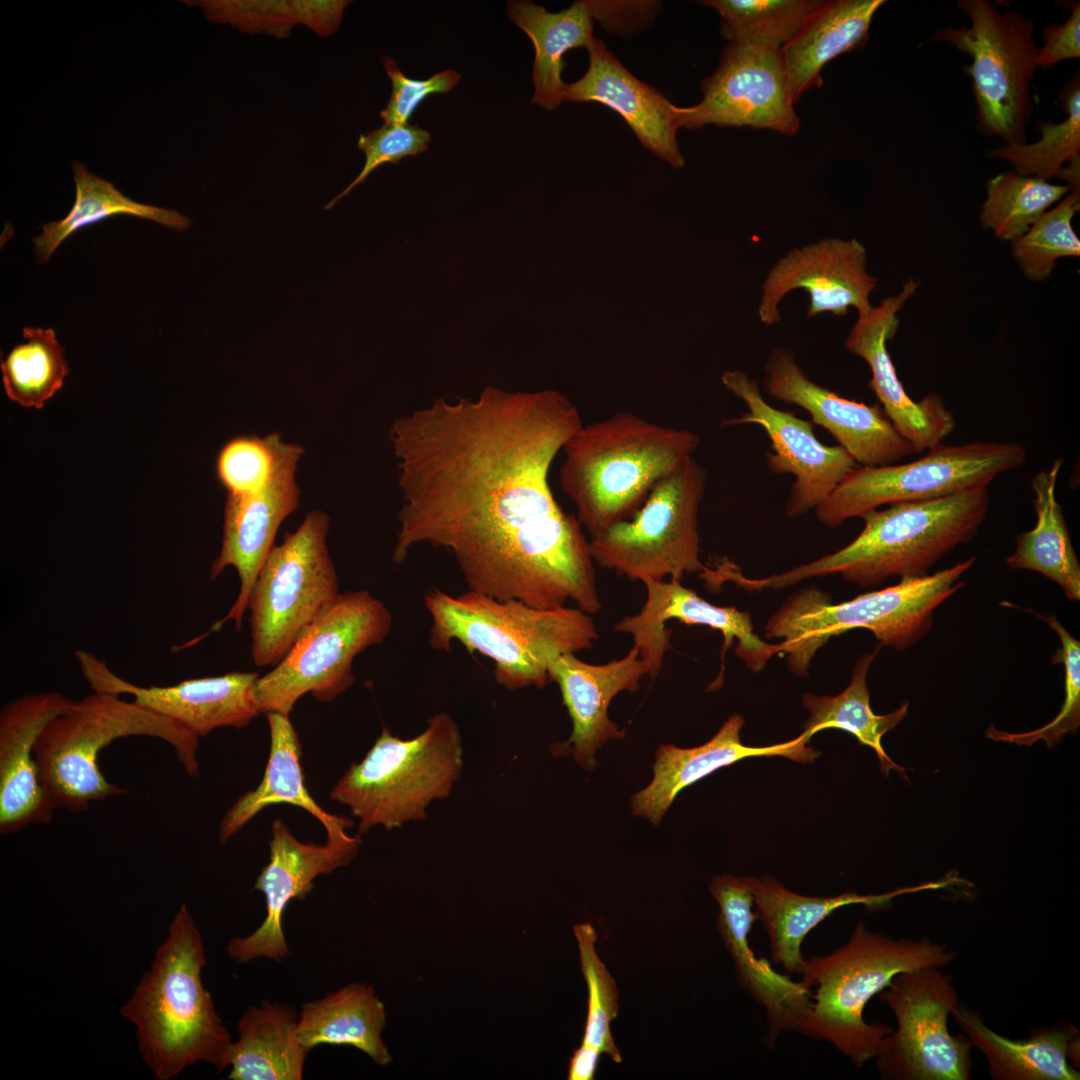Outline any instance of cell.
I'll list each match as a JSON object with an SVG mask.
<instances>
[{
    "label": "cell",
    "mask_w": 1080,
    "mask_h": 1080,
    "mask_svg": "<svg viewBox=\"0 0 1080 1080\" xmlns=\"http://www.w3.org/2000/svg\"><path fill=\"white\" fill-rule=\"evenodd\" d=\"M582 424L557 391L494 387L400 415L390 429L403 495L392 561L430 545L454 557L468 590L599 612L590 541L549 485L553 461Z\"/></svg>",
    "instance_id": "obj_1"
},
{
    "label": "cell",
    "mask_w": 1080,
    "mask_h": 1080,
    "mask_svg": "<svg viewBox=\"0 0 1080 1080\" xmlns=\"http://www.w3.org/2000/svg\"><path fill=\"white\" fill-rule=\"evenodd\" d=\"M206 965L201 933L182 904L150 969L121 1014L137 1031L143 1062L159 1080L205 1061L223 1072L232 1039L201 980Z\"/></svg>",
    "instance_id": "obj_2"
},
{
    "label": "cell",
    "mask_w": 1080,
    "mask_h": 1080,
    "mask_svg": "<svg viewBox=\"0 0 1080 1080\" xmlns=\"http://www.w3.org/2000/svg\"><path fill=\"white\" fill-rule=\"evenodd\" d=\"M698 436L621 412L582 424L562 452V490L590 539L628 520L662 479L693 457Z\"/></svg>",
    "instance_id": "obj_3"
},
{
    "label": "cell",
    "mask_w": 1080,
    "mask_h": 1080,
    "mask_svg": "<svg viewBox=\"0 0 1080 1080\" xmlns=\"http://www.w3.org/2000/svg\"><path fill=\"white\" fill-rule=\"evenodd\" d=\"M988 508V488L891 504L863 516L862 531L842 549L780 574L764 578L742 574L737 585L749 591L779 589L840 574L860 587H872L890 577H922L944 555L975 537Z\"/></svg>",
    "instance_id": "obj_4"
},
{
    "label": "cell",
    "mask_w": 1080,
    "mask_h": 1080,
    "mask_svg": "<svg viewBox=\"0 0 1080 1080\" xmlns=\"http://www.w3.org/2000/svg\"><path fill=\"white\" fill-rule=\"evenodd\" d=\"M431 618L428 644L450 651L453 641L494 663L495 681L507 689L542 688L559 656L589 649L599 637L591 614L572 607L535 608L467 590L424 594Z\"/></svg>",
    "instance_id": "obj_5"
},
{
    "label": "cell",
    "mask_w": 1080,
    "mask_h": 1080,
    "mask_svg": "<svg viewBox=\"0 0 1080 1080\" xmlns=\"http://www.w3.org/2000/svg\"><path fill=\"white\" fill-rule=\"evenodd\" d=\"M955 957L945 944L927 937L893 939L858 922L845 945L806 960L802 982L811 990L810 1003L796 1030L828 1041L861 1067L875 1058L882 1039L893 1032L886 1024L864 1020L870 999L897 974L941 968Z\"/></svg>",
    "instance_id": "obj_6"
},
{
    "label": "cell",
    "mask_w": 1080,
    "mask_h": 1080,
    "mask_svg": "<svg viewBox=\"0 0 1080 1080\" xmlns=\"http://www.w3.org/2000/svg\"><path fill=\"white\" fill-rule=\"evenodd\" d=\"M136 735L167 742L186 773L198 774L196 735L133 700L93 691L54 717L34 745L39 782L56 810L79 813L93 801L125 794L102 774L98 754L113 741Z\"/></svg>",
    "instance_id": "obj_7"
},
{
    "label": "cell",
    "mask_w": 1080,
    "mask_h": 1080,
    "mask_svg": "<svg viewBox=\"0 0 1080 1080\" xmlns=\"http://www.w3.org/2000/svg\"><path fill=\"white\" fill-rule=\"evenodd\" d=\"M975 557L922 577L833 604L825 592L807 588L791 595L765 626L767 638H778L789 669L806 676L810 663L832 637L852 629L873 633L881 645L904 650L932 628L935 610L963 586L960 580Z\"/></svg>",
    "instance_id": "obj_8"
},
{
    "label": "cell",
    "mask_w": 1080,
    "mask_h": 1080,
    "mask_svg": "<svg viewBox=\"0 0 1080 1080\" xmlns=\"http://www.w3.org/2000/svg\"><path fill=\"white\" fill-rule=\"evenodd\" d=\"M462 767L459 728L447 713H436L411 739L383 727L365 757L334 785L330 799L359 820L358 834L375 826L392 830L425 819L433 800L449 796Z\"/></svg>",
    "instance_id": "obj_9"
},
{
    "label": "cell",
    "mask_w": 1080,
    "mask_h": 1080,
    "mask_svg": "<svg viewBox=\"0 0 1080 1080\" xmlns=\"http://www.w3.org/2000/svg\"><path fill=\"white\" fill-rule=\"evenodd\" d=\"M388 607L365 590L346 591L327 605L285 658L258 677L250 696L259 714L289 716L306 693L328 702L355 681L354 658L382 643L392 628Z\"/></svg>",
    "instance_id": "obj_10"
},
{
    "label": "cell",
    "mask_w": 1080,
    "mask_h": 1080,
    "mask_svg": "<svg viewBox=\"0 0 1080 1080\" xmlns=\"http://www.w3.org/2000/svg\"><path fill=\"white\" fill-rule=\"evenodd\" d=\"M957 7L970 24L940 28L931 40L971 57L965 71L972 80L980 132L1005 144L1027 142L1030 86L1038 68L1034 21L1018 11L1001 13L987 0H959Z\"/></svg>",
    "instance_id": "obj_11"
},
{
    "label": "cell",
    "mask_w": 1080,
    "mask_h": 1080,
    "mask_svg": "<svg viewBox=\"0 0 1080 1080\" xmlns=\"http://www.w3.org/2000/svg\"><path fill=\"white\" fill-rule=\"evenodd\" d=\"M329 517L311 511L294 532L274 545L251 588V657L256 666H276L317 615L339 594L326 537Z\"/></svg>",
    "instance_id": "obj_12"
},
{
    "label": "cell",
    "mask_w": 1080,
    "mask_h": 1080,
    "mask_svg": "<svg viewBox=\"0 0 1080 1080\" xmlns=\"http://www.w3.org/2000/svg\"><path fill=\"white\" fill-rule=\"evenodd\" d=\"M706 482L705 469L692 457L654 486L632 518L589 540L594 563L643 584L705 572L698 514Z\"/></svg>",
    "instance_id": "obj_13"
},
{
    "label": "cell",
    "mask_w": 1080,
    "mask_h": 1080,
    "mask_svg": "<svg viewBox=\"0 0 1080 1080\" xmlns=\"http://www.w3.org/2000/svg\"><path fill=\"white\" fill-rule=\"evenodd\" d=\"M908 463L854 468L814 511L822 524L835 528L883 505L937 499L988 488L1001 474L1024 463L1019 443H943Z\"/></svg>",
    "instance_id": "obj_14"
},
{
    "label": "cell",
    "mask_w": 1080,
    "mask_h": 1080,
    "mask_svg": "<svg viewBox=\"0 0 1080 1080\" xmlns=\"http://www.w3.org/2000/svg\"><path fill=\"white\" fill-rule=\"evenodd\" d=\"M880 999L897 1023L875 1056L883 1079H971L972 1045L966 1035L953 1036L948 1030V1016L958 1004L949 975L939 967L897 974Z\"/></svg>",
    "instance_id": "obj_15"
},
{
    "label": "cell",
    "mask_w": 1080,
    "mask_h": 1080,
    "mask_svg": "<svg viewBox=\"0 0 1080 1080\" xmlns=\"http://www.w3.org/2000/svg\"><path fill=\"white\" fill-rule=\"evenodd\" d=\"M780 50L728 43L716 70L701 82L702 100L677 106L680 128L750 127L795 135L801 124Z\"/></svg>",
    "instance_id": "obj_16"
},
{
    "label": "cell",
    "mask_w": 1080,
    "mask_h": 1080,
    "mask_svg": "<svg viewBox=\"0 0 1080 1080\" xmlns=\"http://www.w3.org/2000/svg\"><path fill=\"white\" fill-rule=\"evenodd\" d=\"M723 385L742 400L747 412L728 419L724 425L756 424L770 439L766 453L771 472L791 474L785 513L796 518L814 510L834 491L856 462L841 446H827L815 436L813 423L779 410L762 397L758 383L742 371H727Z\"/></svg>",
    "instance_id": "obj_17"
},
{
    "label": "cell",
    "mask_w": 1080,
    "mask_h": 1080,
    "mask_svg": "<svg viewBox=\"0 0 1080 1080\" xmlns=\"http://www.w3.org/2000/svg\"><path fill=\"white\" fill-rule=\"evenodd\" d=\"M303 452L299 445L280 439L275 469L266 486L254 493L227 495L221 549L211 564L210 576L214 580L232 566L240 578V591L228 613L206 634L187 642V647L218 632L229 620L241 630L251 588L275 545L276 533L284 519L299 505L300 490L295 473Z\"/></svg>",
    "instance_id": "obj_18"
},
{
    "label": "cell",
    "mask_w": 1080,
    "mask_h": 1080,
    "mask_svg": "<svg viewBox=\"0 0 1080 1080\" xmlns=\"http://www.w3.org/2000/svg\"><path fill=\"white\" fill-rule=\"evenodd\" d=\"M644 585L647 597L642 609L635 615L622 617L615 623L614 630L633 637V645L638 648L651 679L658 676L664 655L671 649L672 631L665 627L670 619L687 625L708 626L722 633L721 669L709 685V691L722 686L725 653L734 641H737L735 653L755 673L762 671L774 655H780L779 643H768L755 633L748 612L713 605L683 586L680 580L650 581Z\"/></svg>",
    "instance_id": "obj_19"
},
{
    "label": "cell",
    "mask_w": 1080,
    "mask_h": 1080,
    "mask_svg": "<svg viewBox=\"0 0 1080 1080\" xmlns=\"http://www.w3.org/2000/svg\"><path fill=\"white\" fill-rule=\"evenodd\" d=\"M763 372L769 396L806 410L811 422L825 428L861 466L895 464L915 453L878 404L853 401L817 384L790 350H772Z\"/></svg>",
    "instance_id": "obj_20"
},
{
    "label": "cell",
    "mask_w": 1080,
    "mask_h": 1080,
    "mask_svg": "<svg viewBox=\"0 0 1080 1080\" xmlns=\"http://www.w3.org/2000/svg\"><path fill=\"white\" fill-rule=\"evenodd\" d=\"M360 836L327 839L324 845L304 843L291 834L281 819L274 820L269 863L254 886L265 896L266 917L251 934L232 938L227 945L228 955L239 963L257 958L281 962L288 957L290 952L282 928L287 905L295 898L304 900L317 876L347 866L358 854Z\"/></svg>",
    "instance_id": "obj_21"
},
{
    "label": "cell",
    "mask_w": 1080,
    "mask_h": 1080,
    "mask_svg": "<svg viewBox=\"0 0 1080 1080\" xmlns=\"http://www.w3.org/2000/svg\"><path fill=\"white\" fill-rule=\"evenodd\" d=\"M866 265L867 251L856 239L825 238L792 249L772 266L762 284L760 321L766 326L779 323V304L795 289L809 295L810 318L824 312L844 317L850 307L858 314L868 311L877 278Z\"/></svg>",
    "instance_id": "obj_22"
},
{
    "label": "cell",
    "mask_w": 1080,
    "mask_h": 1080,
    "mask_svg": "<svg viewBox=\"0 0 1080 1080\" xmlns=\"http://www.w3.org/2000/svg\"><path fill=\"white\" fill-rule=\"evenodd\" d=\"M918 282L910 279L902 290L884 298L876 307L858 314L845 340L846 349L861 357L870 367L869 387L897 432L915 453L928 451L949 436L956 425L953 413L940 396L930 393L920 401L909 397L900 381L887 341L899 327L898 312L916 292Z\"/></svg>",
    "instance_id": "obj_23"
},
{
    "label": "cell",
    "mask_w": 1080,
    "mask_h": 1080,
    "mask_svg": "<svg viewBox=\"0 0 1080 1080\" xmlns=\"http://www.w3.org/2000/svg\"><path fill=\"white\" fill-rule=\"evenodd\" d=\"M76 660L92 691L128 694L133 701L184 726L198 738L221 727L242 728L258 712L250 691L256 672H231L170 686H139L116 673L95 654L77 650Z\"/></svg>",
    "instance_id": "obj_24"
},
{
    "label": "cell",
    "mask_w": 1080,
    "mask_h": 1080,
    "mask_svg": "<svg viewBox=\"0 0 1080 1080\" xmlns=\"http://www.w3.org/2000/svg\"><path fill=\"white\" fill-rule=\"evenodd\" d=\"M572 720L568 740L556 743L554 755L572 754L585 770L597 765L595 752L610 739H622L625 731L608 717L611 700L621 691L639 689L641 678L648 675L636 646L620 659L605 664H590L568 653L555 659L548 670Z\"/></svg>",
    "instance_id": "obj_25"
},
{
    "label": "cell",
    "mask_w": 1080,
    "mask_h": 1080,
    "mask_svg": "<svg viewBox=\"0 0 1080 1080\" xmlns=\"http://www.w3.org/2000/svg\"><path fill=\"white\" fill-rule=\"evenodd\" d=\"M74 700L58 691L29 694L0 712V833L49 823L56 808L38 778L34 745L44 727Z\"/></svg>",
    "instance_id": "obj_26"
},
{
    "label": "cell",
    "mask_w": 1080,
    "mask_h": 1080,
    "mask_svg": "<svg viewBox=\"0 0 1080 1080\" xmlns=\"http://www.w3.org/2000/svg\"><path fill=\"white\" fill-rule=\"evenodd\" d=\"M710 891L720 909L717 929L734 962L738 981L765 1009L767 1038L773 1044L783 1030L797 1029L809 1006L811 990L802 981L794 982L776 972L750 947L748 935L756 920L750 877L716 876Z\"/></svg>",
    "instance_id": "obj_27"
},
{
    "label": "cell",
    "mask_w": 1080,
    "mask_h": 1080,
    "mask_svg": "<svg viewBox=\"0 0 1080 1080\" xmlns=\"http://www.w3.org/2000/svg\"><path fill=\"white\" fill-rule=\"evenodd\" d=\"M589 65L577 81L566 84L563 101L597 102L618 113L643 146L670 165L685 164L676 133L677 106L637 79L596 38L587 49Z\"/></svg>",
    "instance_id": "obj_28"
},
{
    "label": "cell",
    "mask_w": 1080,
    "mask_h": 1080,
    "mask_svg": "<svg viewBox=\"0 0 1080 1080\" xmlns=\"http://www.w3.org/2000/svg\"><path fill=\"white\" fill-rule=\"evenodd\" d=\"M743 724L744 719L734 714L703 745L693 748L660 745L655 754L652 781L631 798L633 815L659 824L683 789L745 758L781 756L798 763H811L819 756L818 751L807 746L809 742L802 735L770 746L744 745L739 735Z\"/></svg>",
    "instance_id": "obj_29"
},
{
    "label": "cell",
    "mask_w": 1080,
    "mask_h": 1080,
    "mask_svg": "<svg viewBox=\"0 0 1080 1080\" xmlns=\"http://www.w3.org/2000/svg\"><path fill=\"white\" fill-rule=\"evenodd\" d=\"M949 883L946 878L880 895L845 892L832 897H812L790 891L771 876L750 877L756 919L762 922L769 937L772 960L788 972L801 975L806 966L801 952L805 936L833 911L852 904L881 906L896 896L938 889Z\"/></svg>",
    "instance_id": "obj_30"
},
{
    "label": "cell",
    "mask_w": 1080,
    "mask_h": 1080,
    "mask_svg": "<svg viewBox=\"0 0 1080 1080\" xmlns=\"http://www.w3.org/2000/svg\"><path fill=\"white\" fill-rule=\"evenodd\" d=\"M507 14L535 48L532 103L549 111L556 109L566 85L562 80L563 56L573 48L591 46L596 39L594 21L607 25L610 2L581 0L559 12H549L532 1L517 0L508 2Z\"/></svg>",
    "instance_id": "obj_31"
},
{
    "label": "cell",
    "mask_w": 1080,
    "mask_h": 1080,
    "mask_svg": "<svg viewBox=\"0 0 1080 1080\" xmlns=\"http://www.w3.org/2000/svg\"><path fill=\"white\" fill-rule=\"evenodd\" d=\"M972 1046L986 1057L995 1080H1078L1079 1030L1071 1022L1035 1029L1028 1039L1012 1040L989 1028L980 1015L957 1004L951 1011Z\"/></svg>",
    "instance_id": "obj_32"
},
{
    "label": "cell",
    "mask_w": 1080,
    "mask_h": 1080,
    "mask_svg": "<svg viewBox=\"0 0 1080 1080\" xmlns=\"http://www.w3.org/2000/svg\"><path fill=\"white\" fill-rule=\"evenodd\" d=\"M270 729V753L261 783L244 793L226 811L219 827V840L225 843L265 807L286 803L298 806L316 819L327 831V839L348 836L353 821L326 812L311 797L301 766L302 746L289 716L266 715Z\"/></svg>",
    "instance_id": "obj_33"
},
{
    "label": "cell",
    "mask_w": 1080,
    "mask_h": 1080,
    "mask_svg": "<svg viewBox=\"0 0 1080 1080\" xmlns=\"http://www.w3.org/2000/svg\"><path fill=\"white\" fill-rule=\"evenodd\" d=\"M884 0H829L798 34L781 48V57L794 103L823 83L821 72L841 54L864 46L872 19Z\"/></svg>",
    "instance_id": "obj_34"
},
{
    "label": "cell",
    "mask_w": 1080,
    "mask_h": 1080,
    "mask_svg": "<svg viewBox=\"0 0 1080 1080\" xmlns=\"http://www.w3.org/2000/svg\"><path fill=\"white\" fill-rule=\"evenodd\" d=\"M385 1020L384 1005L372 986L353 983L305 1003L297 1037L309 1051L321 1044L349 1045L384 1066L392 1060L381 1037Z\"/></svg>",
    "instance_id": "obj_35"
},
{
    "label": "cell",
    "mask_w": 1080,
    "mask_h": 1080,
    "mask_svg": "<svg viewBox=\"0 0 1080 1080\" xmlns=\"http://www.w3.org/2000/svg\"><path fill=\"white\" fill-rule=\"evenodd\" d=\"M298 1014L290 1006L264 1002L239 1019L240 1034L229 1053L230 1080H301L306 1049L297 1037Z\"/></svg>",
    "instance_id": "obj_36"
},
{
    "label": "cell",
    "mask_w": 1080,
    "mask_h": 1080,
    "mask_svg": "<svg viewBox=\"0 0 1080 1080\" xmlns=\"http://www.w3.org/2000/svg\"><path fill=\"white\" fill-rule=\"evenodd\" d=\"M1063 460L1031 480L1036 524L1016 536L1015 551L1005 561L1010 569L1038 572L1061 587L1071 601L1080 599V564L1056 499V483Z\"/></svg>",
    "instance_id": "obj_37"
},
{
    "label": "cell",
    "mask_w": 1080,
    "mask_h": 1080,
    "mask_svg": "<svg viewBox=\"0 0 1080 1080\" xmlns=\"http://www.w3.org/2000/svg\"><path fill=\"white\" fill-rule=\"evenodd\" d=\"M879 648L862 655L855 664L848 686L836 696H816L805 693L802 705L809 717L804 723L801 734L808 742L818 732L837 729L852 734L860 744L872 748L880 762L883 774L891 770L904 774L906 769L897 765L882 746L883 736L894 729L907 715L908 702H904L895 711L875 714L870 706L867 687L868 670Z\"/></svg>",
    "instance_id": "obj_38"
},
{
    "label": "cell",
    "mask_w": 1080,
    "mask_h": 1080,
    "mask_svg": "<svg viewBox=\"0 0 1080 1080\" xmlns=\"http://www.w3.org/2000/svg\"><path fill=\"white\" fill-rule=\"evenodd\" d=\"M72 170L76 194L70 212L61 220L42 225V232L32 239L39 262L47 263L72 233L114 215L149 219L177 231H184L192 224L189 217L176 210L142 204L128 198L112 183L91 173L78 161L73 163Z\"/></svg>",
    "instance_id": "obj_39"
},
{
    "label": "cell",
    "mask_w": 1080,
    "mask_h": 1080,
    "mask_svg": "<svg viewBox=\"0 0 1080 1080\" xmlns=\"http://www.w3.org/2000/svg\"><path fill=\"white\" fill-rule=\"evenodd\" d=\"M825 0H705L720 16L728 43L781 49Z\"/></svg>",
    "instance_id": "obj_40"
},
{
    "label": "cell",
    "mask_w": 1080,
    "mask_h": 1080,
    "mask_svg": "<svg viewBox=\"0 0 1080 1080\" xmlns=\"http://www.w3.org/2000/svg\"><path fill=\"white\" fill-rule=\"evenodd\" d=\"M23 338L1 362L4 389L20 406L41 409L69 373L65 350L52 328L25 327Z\"/></svg>",
    "instance_id": "obj_41"
},
{
    "label": "cell",
    "mask_w": 1080,
    "mask_h": 1080,
    "mask_svg": "<svg viewBox=\"0 0 1080 1080\" xmlns=\"http://www.w3.org/2000/svg\"><path fill=\"white\" fill-rule=\"evenodd\" d=\"M1066 118L1058 123L1038 121L1040 138L1036 142L1005 144L991 150L987 157L1008 162L1022 176H1036L1049 181L1057 177L1070 161L1080 157V82L1073 76L1060 95Z\"/></svg>",
    "instance_id": "obj_42"
},
{
    "label": "cell",
    "mask_w": 1080,
    "mask_h": 1080,
    "mask_svg": "<svg viewBox=\"0 0 1080 1080\" xmlns=\"http://www.w3.org/2000/svg\"><path fill=\"white\" fill-rule=\"evenodd\" d=\"M1071 190L1036 176L1000 173L987 181L980 222L997 238L1012 241Z\"/></svg>",
    "instance_id": "obj_43"
},
{
    "label": "cell",
    "mask_w": 1080,
    "mask_h": 1080,
    "mask_svg": "<svg viewBox=\"0 0 1080 1080\" xmlns=\"http://www.w3.org/2000/svg\"><path fill=\"white\" fill-rule=\"evenodd\" d=\"M1079 210L1080 193L1071 190L1023 235L1011 241L1013 255L1028 279L1044 280L1051 275L1057 259L1080 255V241L1072 227Z\"/></svg>",
    "instance_id": "obj_44"
},
{
    "label": "cell",
    "mask_w": 1080,
    "mask_h": 1080,
    "mask_svg": "<svg viewBox=\"0 0 1080 1080\" xmlns=\"http://www.w3.org/2000/svg\"><path fill=\"white\" fill-rule=\"evenodd\" d=\"M580 966L588 990V1013L582 1043L596 1047L617 1063L621 1055L610 1029L617 1017L618 990L614 979L599 958L595 943L597 934L589 923L574 926Z\"/></svg>",
    "instance_id": "obj_45"
},
{
    "label": "cell",
    "mask_w": 1080,
    "mask_h": 1080,
    "mask_svg": "<svg viewBox=\"0 0 1080 1080\" xmlns=\"http://www.w3.org/2000/svg\"><path fill=\"white\" fill-rule=\"evenodd\" d=\"M1053 629L1059 637L1061 646L1051 656L1053 664H1062L1065 670V697L1058 715L1043 727L1023 733L1003 732L990 726L987 737L995 741H1005L1019 745L1032 746L1043 740L1048 747H1053L1060 739L1074 733L1080 725V642L1075 639L1053 615H1038Z\"/></svg>",
    "instance_id": "obj_46"
},
{
    "label": "cell",
    "mask_w": 1080,
    "mask_h": 1080,
    "mask_svg": "<svg viewBox=\"0 0 1080 1080\" xmlns=\"http://www.w3.org/2000/svg\"><path fill=\"white\" fill-rule=\"evenodd\" d=\"M279 433L265 437H237L227 442L217 458V474L227 495L261 490L271 479L277 460Z\"/></svg>",
    "instance_id": "obj_47"
},
{
    "label": "cell",
    "mask_w": 1080,
    "mask_h": 1080,
    "mask_svg": "<svg viewBox=\"0 0 1080 1080\" xmlns=\"http://www.w3.org/2000/svg\"><path fill=\"white\" fill-rule=\"evenodd\" d=\"M431 136L418 125L384 124L382 127L361 134L358 148L365 154V163L359 175L336 197L330 200L324 209L333 207L352 189L366 180L379 166L385 163L397 164L408 156H416L428 149Z\"/></svg>",
    "instance_id": "obj_48"
},
{
    "label": "cell",
    "mask_w": 1080,
    "mask_h": 1080,
    "mask_svg": "<svg viewBox=\"0 0 1080 1080\" xmlns=\"http://www.w3.org/2000/svg\"><path fill=\"white\" fill-rule=\"evenodd\" d=\"M382 64L392 83V92L388 104L380 112L384 124H406L418 105L432 94H445L453 89L460 75L453 70H444L426 80H414L405 76L394 59L383 57Z\"/></svg>",
    "instance_id": "obj_49"
},
{
    "label": "cell",
    "mask_w": 1080,
    "mask_h": 1080,
    "mask_svg": "<svg viewBox=\"0 0 1080 1080\" xmlns=\"http://www.w3.org/2000/svg\"><path fill=\"white\" fill-rule=\"evenodd\" d=\"M1043 45L1038 47V67L1050 68L1055 64L1077 59L1080 56V5L1072 8L1069 18L1062 24H1049L1042 30Z\"/></svg>",
    "instance_id": "obj_50"
},
{
    "label": "cell",
    "mask_w": 1080,
    "mask_h": 1080,
    "mask_svg": "<svg viewBox=\"0 0 1080 1080\" xmlns=\"http://www.w3.org/2000/svg\"><path fill=\"white\" fill-rule=\"evenodd\" d=\"M349 1H291L296 21L308 25L316 33L329 35L340 24Z\"/></svg>",
    "instance_id": "obj_51"
},
{
    "label": "cell",
    "mask_w": 1080,
    "mask_h": 1080,
    "mask_svg": "<svg viewBox=\"0 0 1080 1080\" xmlns=\"http://www.w3.org/2000/svg\"><path fill=\"white\" fill-rule=\"evenodd\" d=\"M602 1052L596 1047L582 1043L574 1050L568 1064V1080H593L598 1059Z\"/></svg>",
    "instance_id": "obj_52"
},
{
    "label": "cell",
    "mask_w": 1080,
    "mask_h": 1080,
    "mask_svg": "<svg viewBox=\"0 0 1080 1080\" xmlns=\"http://www.w3.org/2000/svg\"><path fill=\"white\" fill-rule=\"evenodd\" d=\"M1057 177L1067 181L1072 190L1079 191L1080 157L1063 166Z\"/></svg>",
    "instance_id": "obj_53"
}]
</instances>
